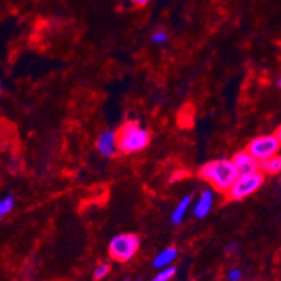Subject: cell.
<instances>
[{"label": "cell", "mask_w": 281, "mask_h": 281, "mask_svg": "<svg viewBox=\"0 0 281 281\" xmlns=\"http://www.w3.org/2000/svg\"><path fill=\"white\" fill-rule=\"evenodd\" d=\"M238 175L239 172L235 168L232 161L225 158L209 161L199 170L200 178L207 183H210L220 193H225L238 178Z\"/></svg>", "instance_id": "cell-1"}, {"label": "cell", "mask_w": 281, "mask_h": 281, "mask_svg": "<svg viewBox=\"0 0 281 281\" xmlns=\"http://www.w3.org/2000/svg\"><path fill=\"white\" fill-rule=\"evenodd\" d=\"M117 150L123 154H135L150 144V132L136 121L123 123L116 130Z\"/></svg>", "instance_id": "cell-2"}, {"label": "cell", "mask_w": 281, "mask_h": 281, "mask_svg": "<svg viewBox=\"0 0 281 281\" xmlns=\"http://www.w3.org/2000/svg\"><path fill=\"white\" fill-rule=\"evenodd\" d=\"M263 183L264 174L260 170L248 172V174H239L231 187L225 192V194L229 200L239 202V200L249 197L255 192H258Z\"/></svg>", "instance_id": "cell-3"}, {"label": "cell", "mask_w": 281, "mask_h": 281, "mask_svg": "<svg viewBox=\"0 0 281 281\" xmlns=\"http://www.w3.org/2000/svg\"><path fill=\"white\" fill-rule=\"evenodd\" d=\"M140 248V238L136 234H119L113 236L109 242L108 251L109 256L116 262L125 263L130 259L135 258V255Z\"/></svg>", "instance_id": "cell-4"}, {"label": "cell", "mask_w": 281, "mask_h": 281, "mask_svg": "<svg viewBox=\"0 0 281 281\" xmlns=\"http://www.w3.org/2000/svg\"><path fill=\"white\" fill-rule=\"evenodd\" d=\"M281 147V135L280 128L277 129L273 135H264L259 136L256 139H253L249 146L246 148V151L252 155L253 158L258 163L266 161L278 154Z\"/></svg>", "instance_id": "cell-5"}, {"label": "cell", "mask_w": 281, "mask_h": 281, "mask_svg": "<svg viewBox=\"0 0 281 281\" xmlns=\"http://www.w3.org/2000/svg\"><path fill=\"white\" fill-rule=\"evenodd\" d=\"M97 150L101 155L112 158L115 157L119 150H117V137L116 130H105L102 132L98 139H97Z\"/></svg>", "instance_id": "cell-6"}, {"label": "cell", "mask_w": 281, "mask_h": 281, "mask_svg": "<svg viewBox=\"0 0 281 281\" xmlns=\"http://www.w3.org/2000/svg\"><path fill=\"white\" fill-rule=\"evenodd\" d=\"M214 199H216V194L211 189H205L202 194L199 196L197 202L194 203L192 213L196 218H205L210 214L211 209L214 206Z\"/></svg>", "instance_id": "cell-7"}, {"label": "cell", "mask_w": 281, "mask_h": 281, "mask_svg": "<svg viewBox=\"0 0 281 281\" xmlns=\"http://www.w3.org/2000/svg\"><path fill=\"white\" fill-rule=\"evenodd\" d=\"M231 161H232V164L235 165V168L238 170L239 174H248V172L259 170V163L246 150L236 152Z\"/></svg>", "instance_id": "cell-8"}, {"label": "cell", "mask_w": 281, "mask_h": 281, "mask_svg": "<svg viewBox=\"0 0 281 281\" xmlns=\"http://www.w3.org/2000/svg\"><path fill=\"white\" fill-rule=\"evenodd\" d=\"M190 206H192V196L190 194L183 196L178 202V205L175 206V209L172 210V213H171V223L174 224V225H179V224L183 223V218L186 217Z\"/></svg>", "instance_id": "cell-9"}, {"label": "cell", "mask_w": 281, "mask_h": 281, "mask_svg": "<svg viewBox=\"0 0 281 281\" xmlns=\"http://www.w3.org/2000/svg\"><path fill=\"white\" fill-rule=\"evenodd\" d=\"M176 256H178V249L175 246H170V248H165L161 252L155 256L154 259V267L157 269H164V267H168L171 264L175 262Z\"/></svg>", "instance_id": "cell-10"}, {"label": "cell", "mask_w": 281, "mask_h": 281, "mask_svg": "<svg viewBox=\"0 0 281 281\" xmlns=\"http://www.w3.org/2000/svg\"><path fill=\"white\" fill-rule=\"evenodd\" d=\"M259 170L263 172L264 175L269 174V175H277L280 174L281 171V157L280 154H277L271 158L266 159V161H262L259 163Z\"/></svg>", "instance_id": "cell-11"}, {"label": "cell", "mask_w": 281, "mask_h": 281, "mask_svg": "<svg viewBox=\"0 0 281 281\" xmlns=\"http://www.w3.org/2000/svg\"><path fill=\"white\" fill-rule=\"evenodd\" d=\"M14 205H16V200H14V196L13 194H7V196H3L0 199V218L6 217L7 214H10L14 209Z\"/></svg>", "instance_id": "cell-12"}, {"label": "cell", "mask_w": 281, "mask_h": 281, "mask_svg": "<svg viewBox=\"0 0 281 281\" xmlns=\"http://www.w3.org/2000/svg\"><path fill=\"white\" fill-rule=\"evenodd\" d=\"M175 274V267H174V266H168V267H164V269H159L157 275H154L151 278V281H170Z\"/></svg>", "instance_id": "cell-13"}, {"label": "cell", "mask_w": 281, "mask_h": 281, "mask_svg": "<svg viewBox=\"0 0 281 281\" xmlns=\"http://www.w3.org/2000/svg\"><path fill=\"white\" fill-rule=\"evenodd\" d=\"M109 271H111V267L106 263L98 264L95 267V270H94V280H102V278H105L106 275L109 274Z\"/></svg>", "instance_id": "cell-14"}, {"label": "cell", "mask_w": 281, "mask_h": 281, "mask_svg": "<svg viewBox=\"0 0 281 281\" xmlns=\"http://www.w3.org/2000/svg\"><path fill=\"white\" fill-rule=\"evenodd\" d=\"M151 41H152V44H155V45L165 44V42L168 41V34H167V31H164V29L154 31L151 35Z\"/></svg>", "instance_id": "cell-15"}, {"label": "cell", "mask_w": 281, "mask_h": 281, "mask_svg": "<svg viewBox=\"0 0 281 281\" xmlns=\"http://www.w3.org/2000/svg\"><path fill=\"white\" fill-rule=\"evenodd\" d=\"M242 280V271L239 269H234L228 270V273H227V281H240Z\"/></svg>", "instance_id": "cell-16"}, {"label": "cell", "mask_w": 281, "mask_h": 281, "mask_svg": "<svg viewBox=\"0 0 281 281\" xmlns=\"http://www.w3.org/2000/svg\"><path fill=\"white\" fill-rule=\"evenodd\" d=\"M148 2H150V0H133V3H135L136 6H139V7L146 6Z\"/></svg>", "instance_id": "cell-17"}, {"label": "cell", "mask_w": 281, "mask_h": 281, "mask_svg": "<svg viewBox=\"0 0 281 281\" xmlns=\"http://www.w3.org/2000/svg\"><path fill=\"white\" fill-rule=\"evenodd\" d=\"M236 248H238V246L235 245V244H232V245H229L228 248H227V252H232V251H235Z\"/></svg>", "instance_id": "cell-18"}, {"label": "cell", "mask_w": 281, "mask_h": 281, "mask_svg": "<svg viewBox=\"0 0 281 281\" xmlns=\"http://www.w3.org/2000/svg\"><path fill=\"white\" fill-rule=\"evenodd\" d=\"M2 90H3V87H2V83H0V94H2Z\"/></svg>", "instance_id": "cell-19"}]
</instances>
